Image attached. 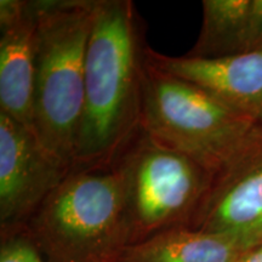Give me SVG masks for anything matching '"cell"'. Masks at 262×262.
Returning <instances> with one entry per match:
<instances>
[{"instance_id": "cell-1", "label": "cell", "mask_w": 262, "mask_h": 262, "mask_svg": "<svg viewBox=\"0 0 262 262\" xmlns=\"http://www.w3.org/2000/svg\"><path fill=\"white\" fill-rule=\"evenodd\" d=\"M145 42L130 0H95L73 169L116 163L140 131Z\"/></svg>"}, {"instance_id": "cell-2", "label": "cell", "mask_w": 262, "mask_h": 262, "mask_svg": "<svg viewBox=\"0 0 262 262\" xmlns=\"http://www.w3.org/2000/svg\"><path fill=\"white\" fill-rule=\"evenodd\" d=\"M34 5L33 131L72 171L83 116L85 57L95 0H34Z\"/></svg>"}, {"instance_id": "cell-3", "label": "cell", "mask_w": 262, "mask_h": 262, "mask_svg": "<svg viewBox=\"0 0 262 262\" xmlns=\"http://www.w3.org/2000/svg\"><path fill=\"white\" fill-rule=\"evenodd\" d=\"M140 129L217 175L262 139V125L146 58Z\"/></svg>"}, {"instance_id": "cell-4", "label": "cell", "mask_w": 262, "mask_h": 262, "mask_svg": "<svg viewBox=\"0 0 262 262\" xmlns=\"http://www.w3.org/2000/svg\"><path fill=\"white\" fill-rule=\"evenodd\" d=\"M32 225L54 262L118 261L130 239L116 164L72 170L35 211Z\"/></svg>"}, {"instance_id": "cell-5", "label": "cell", "mask_w": 262, "mask_h": 262, "mask_svg": "<svg viewBox=\"0 0 262 262\" xmlns=\"http://www.w3.org/2000/svg\"><path fill=\"white\" fill-rule=\"evenodd\" d=\"M131 235L192 217L214 173L141 130L116 160ZM129 243V244H130Z\"/></svg>"}, {"instance_id": "cell-6", "label": "cell", "mask_w": 262, "mask_h": 262, "mask_svg": "<svg viewBox=\"0 0 262 262\" xmlns=\"http://www.w3.org/2000/svg\"><path fill=\"white\" fill-rule=\"evenodd\" d=\"M71 172L34 131L0 112V217L17 224L34 215Z\"/></svg>"}, {"instance_id": "cell-7", "label": "cell", "mask_w": 262, "mask_h": 262, "mask_svg": "<svg viewBox=\"0 0 262 262\" xmlns=\"http://www.w3.org/2000/svg\"><path fill=\"white\" fill-rule=\"evenodd\" d=\"M193 221L242 250L262 243V139L214 176Z\"/></svg>"}, {"instance_id": "cell-8", "label": "cell", "mask_w": 262, "mask_h": 262, "mask_svg": "<svg viewBox=\"0 0 262 262\" xmlns=\"http://www.w3.org/2000/svg\"><path fill=\"white\" fill-rule=\"evenodd\" d=\"M160 71L198 85L262 125V49L220 58L166 56L146 47Z\"/></svg>"}, {"instance_id": "cell-9", "label": "cell", "mask_w": 262, "mask_h": 262, "mask_svg": "<svg viewBox=\"0 0 262 262\" xmlns=\"http://www.w3.org/2000/svg\"><path fill=\"white\" fill-rule=\"evenodd\" d=\"M34 0L0 2V112L33 130Z\"/></svg>"}, {"instance_id": "cell-10", "label": "cell", "mask_w": 262, "mask_h": 262, "mask_svg": "<svg viewBox=\"0 0 262 262\" xmlns=\"http://www.w3.org/2000/svg\"><path fill=\"white\" fill-rule=\"evenodd\" d=\"M242 251L221 234L178 227L126 245L118 262H237Z\"/></svg>"}, {"instance_id": "cell-11", "label": "cell", "mask_w": 262, "mask_h": 262, "mask_svg": "<svg viewBox=\"0 0 262 262\" xmlns=\"http://www.w3.org/2000/svg\"><path fill=\"white\" fill-rule=\"evenodd\" d=\"M202 4L201 32L185 56L220 58L244 52L251 0H204Z\"/></svg>"}, {"instance_id": "cell-12", "label": "cell", "mask_w": 262, "mask_h": 262, "mask_svg": "<svg viewBox=\"0 0 262 262\" xmlns=\"http://www.w3.org/2000/svg\"><path fill=\"white\" fill-rule=\"evenodd\" d=\"M0 262H44L37 245L25 237H10L2 245Z\"/></svg>"}, {"instance_id": "cell-13", "label": "cell", "mask_w": 262, "mask_h": 262, "mask_svg": "<svg viewBox=\"0 0 262 262\" xmlns=\"http://www.w3.org/2000/svg\"><path fill=\"white\" fill-rule=\"evenodd\" d=\"M260 49H262V0H251L244 52Z\"/></svg>"}, {"instance_id": "cell-14", "label": "cell", "mask_w": 262, "mask_h": 262, "mask_svg": "<svg viewBox=\"0 0 262 262\" xmlns=\"http://www.w3.org/2000/svg\"><path fill=\"white\" fill-rule=\"evenodd\" d=\"M237 262H262V243L242 251Z\"/></svg>"}]
</instances>
